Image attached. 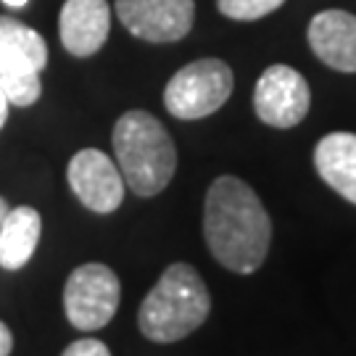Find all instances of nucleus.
Instances as JSON below:
<instances>
[{"label":"nucleus","instance_id":"f257e3e1","mask_svg":"<svg viewBox=\"0 0 356 356\" xmlns=\"http://www.w3.org/2000/svg\"><path fill=\"white\" fill-rule=\"evenodd\" d=\"M204 238L216 261L229 272L251 275L264 264L272 222L251 185L219 177L206 193Z\"/></svg>","mask_w":356,"mask_h":356},{"label":"nucleus","instance_id":"f03ea898","mask_svg":"<svg viewBox=\"0 0 356 356\" xmlns=\"http://www.w3.org/2000/svg\"><path fill=\"white\" fill-rule=\"evenodd\" d=\"M116 166L124 185L140 198L159 195L175 177L177 148L166 127L148 111H127L114 124Z\"/></svg>","mask_w":356,"mask_h":356},{"label":"nucleus","instance_id":"7ed1b4c3","mask_svg":"<svg viewBox=\"0 0 356 356\" xmlns=\"http://www.w3.org/2000/svg\"><path fill=\"white\" fill-rule=\"evenodd\" d=\"M211 296L191 264H172L140 304L138 325L153 343H175L206 322Z\"/></svg>","mask_w":356,"mask_h":356},{"label":"nucleus","instance_id":"20e7f679","mask_svg":"<svg viewBox=\"0 0 356 356\" xmlns=\"http://www.w3.org/2000/svg\"><path fill=\"white\" fill-rule=\"evenodd\" d=\"M232 69L219 58H201L182 66L166 82L164 106L177 119L193 122L219 111L232 95Z\"/></svg>","mask_w":356,"mask_h":356},{"label":"nucleus","instance_id":"39448f33","mask_svg":"<svg viewBox=\"0 0 356 356\" xmlns=\"http://www.w3.org/2000/svg\"><path fill=\"white\" fill-rule=\"evenodd\" d=\"M122 298V285L106 264L76 267L64 288V309L76 330L92 332L114 319Z\"/></svg>","mask_w":356,"mask_h":356},{"label":"nucleus","instance_id":"423d86ee","mask_svg":"<svg viewBox=\"0 0 356 356\" xmlns=\"http://www.w3.org/2000/svg\"><path fill=\"white\" fill-rule=\"evenodd\" d=\"M312 106V92L306 79L285 64L269 66L259 76L254 90L256 116L269 127L288 129L304 122Z\"/></svg>","mask_w":356,"mask_h":356},{"label":"nucleus","instance_id":"0eeeda50","mask_svg":"<svg viewBox=\"0 0 356 356\" xmlns=\"http://www.w3.org/2000/svg\"><path fill=\"white\" fill-rule=\"evenodd\" d=\"M116 16L145 42H177L193 29V0H116Z\"/></svg>","mask_w":356,"mask_h":356},{"label":"nucleus","instance_id":"6e6552de","mask_svg":"<svg viewBox=\"0 0 356 356\" xmlns=\"http://www.w3.org/2000/svg\"><path fill=\"white\" fill-rule=\"evenodd\" d=\"M69 188L95 214H111L124 201V177L119 166L98 148H85L72 156Z\"/></svg>","mask_w":356,"mask_h":356},{"label":"nucleus","instance_id":"1a4fd4ad","mask_svg":"<svg viewBox=\"0 0 356 356\" xmlns=\"http://www.w3.org/2000/svg\"><path fill=\"white\" fill-rule=\"evenodd\" d=\"M111 29V8L106 0H66L58 16L61 45L76 58L95 56Z\"/></svg>","mask_w":356,"mask_h":356},{"label":"nucleus","instance_id":"9d476101","mask_svg":"<svg viewBox=\"0 0 356 356\" xmlns=\"http://www.w3.org/2000/svg\"><path fill=\"white\" fill-rule=\"evenodd\" d=\"M309 45L322 64L356 74V16L348 11H322L309 22Z\"/></svg>","mask_w":356,"mask_h":356},{"label":"nucleus","instance_id":"9b49d317","mask_svg":"<svg viewBox=\"0 0 356 356\" xmlns=\"http://www.w3.org/2000/svg\"><path fill=\"white\" fill-rule=\"evenodd\" d=\"M314 166L319 177L338 195L356 204V135L332 132L325 135L314 148Z\"/></svg>","mask_w":356,"mask_h":356},{"label":"nucleus","instance_id":"f8f14e48","mask_svg":"<svg viewBox=\"0 0 356 356\" xmlns=\"http://www.w3.org/2000/svg\"><path fill=\"white\" fill-rule=\"evenodd\" d=\"M42 219L32 206H16L0 225V267L16 272L32 259L40 243Z\"/></svg>","mask_w":356,"mask_h":356},{"label":"nucleus","instance_id":"ddd939ff","mask_svg":"<svg viewBox=\"0 0 356 356\" xmlns=\"http://www.w3.org/2000/svg\"><path fill=\"white\" fill-rule=\"evenodd\" d=\"M0 92L8 98L11 106H19V108L38 103L42 92L38 66L26 56L6 45H0Z\"/></svg>","mask_w":356,"mask_h":356},{"label":"nucleus","instance_id":"4468645a","mask_svg":"<svg viewBox=\"0 0 356 356\" xmlns=\"http://www.w3.org/2000/svg\"><path fill=\"white\" fill-rule=\"evenodd\" d=\"M0 45L13 48L22 56H26L40 72L48 64V45H45L42 35L35 32L32 26H26L24 22L13 19V16H0Z\"/></svg>","mask_w":356,"mask_h":356},{"label":"nucleus","instance_id":"2eb2a0df","mask_svg":"<svg viewBox=\"0 0 356 356\" xmlns=\"http://www.w3.org/2000/svg\"><path fill=\"white\" fill-rule=\"evenodd\" d=\"M285 0H216V8L222 16L235 22H256L267 13L277 11Z\"/></svg>","mask_w":356,"mask_h":356},{"label":"nucleus","instance_id":"dca6fc26","mask_svg":"<svg viewBox=\"0 0 356 356\" xmlns=\"http://www.w3.org/2000/svg\"><path fill=\"white\" fill-rule=\"evenodd\" d=\"M61 356H111V351H108V346L95 338H79Z\"/></svg>","mask_w":356,"mask_h":356},{"label":"nucleus","instance_id":"f3484780","mask_svg":"<svg viewBox=\"0 0 356 356\" xmlns=\"http://www.w3.org/2000/svg\"><path fill=\"white\" fill-rule=\"evenodd\" d=\"M13 348V335L6 322H0V356H8Z\"/></svg>","mask_w":356,"mask_h":356},{"label":"nucleus","instance_id":"a211bd4d","mask_svg":"<svg viewBox=\"0 0 356 356\" xmlns=\"http://www.w3.org/2000/svg\"><path fill=\"white\" fill-rule=\"evenodd\" d=\"M8 106H11V103H8V98L0 92V129H3L6 119H8Z\"/></svg>","mask_w":356,"mask_h":356},{"label":"nucleus","instance_id":"6ab92c4d","mask_svg":"<svg viewBox=\"0 0 356 356\" xmlns=\"http://www.w3.org/2000/svg\"><path fill=\"white\" fill-rule=\"evenodd\" d=\"M3 3H6L8 8H24L29 0H3Z\"/></svg>","mask_w":356,"mask_h":356},{"label":"nucleus","instance_id":"aec40b11","mask_svg":"<svg viewBox=\"0 0 356 356\" xmlns=\"http://www.w3.org/2000/svg\"><path fill=\"white\" fill-rule=\"evenodd\" d=\"M6 214H8V204L0 198V225H3V219H6Z\"/></svg>","mask_w":356,"mask_h":356}]
</instances>
